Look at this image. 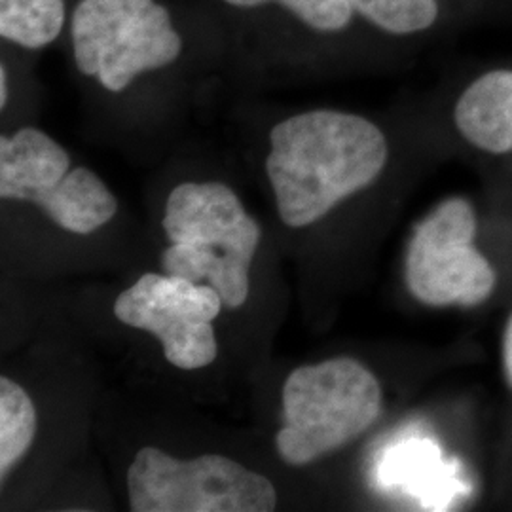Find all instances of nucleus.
Segmentation results:
<instances>
[{
    "mask_svg": "<svg viewBox=\"0 0 512 512\" xmlns=\"http://www.w3.org/2000/svg\"><path fill=\"white\" fill-rule=\"evenodd\" d=\"M266 173L277 213L291 228L317 222L384 171L389 148L382 129L357 114L310 110L270 133Z\"/></svg>",
    "mask_w": 512,
    "mask_h": 512,
    "instance_id": "nucleus-1",
    "label": "nucleus"
},
{
    "mask_svg": "<svg viewBox=\"0 0 512 512\" xmlns=\"http://www.w3.org/2000/svg\"><path fill=\"white\" fill-rule=\"evenodd\" d=\"M162 226L171 241L162 255L165 274L207 281L230 310L247 302L249 272L262 230L230 186H175L165 203Z\"/></svg>",
    "mask_w": 512,
    "mask_h": 512,
    "instance_id": "nucleus-2",
    "label": "nucleus"
},
{
    "mask_svg": "<svg viewBox=\"0 0 512 512\" xmlns=\"http://www.w3.org/2000/svg\"><path fill=\"white\" fill-rule=\"evenodd\" d=\"M275 446L289 465H308L361 437L382 412V387L355 359L300 366L283 385Z\"/></svg>",
    "mask_w": 512,
    "mask_h": 512,
    "instance_id": "nucleus-3",
    "label": "nucleus"
},
{
    "mask_svg": "<svg viewBox=\"0 0 512 512\" xmlns=\"http://www.w3.org/2000/svg\"><path fill=\"white\" fill-rule=\"evenodd\" d=\"M78 71L109 92L171 65L183 50L171 16L154 0H80L71 21Z\"/></svg>",
    "mask_w": 512,
    "mask_h": 512,
    "instance_id": "nucleus-4",
    "label": "nucleus"
},
{
    "mask_svg": "<svg viewBox=\"0 0 512 512\" xmlns=\"http://www.w3.org/2000/svg\"><path fill=\"white\" fill-rule=\"evenodd\" d=\"M128 494L133 512H270L277 505L272 480L236 459L184 461L154 446L141 448L129 465Z\"/></svg>",
    "mask_w": 512,
    "mask_h": 512,
    "instance_id": "nucleus-5",
    "label": "nucleus"
},
{
    "mask_svg": "<svg viewBox=\"0 0 512 512\" xmlns=\"http://www.w3.org/2000/svg\"><path fill=\"white\" fill-rule=\"evenodd\" d=\"M475 209L463 198L437 205L416 226L404 258L406 287L421 304L473 308L494 293V268L473 245Z\"/></svg>",
    "mask_w": 512,
    "mask_h": 512,
    "instance_id": "nucleus-6",
    "label": "nucleus"
},
{
    "mask_svg": "<svg viewBox=\"0 0 512 512\" xmlns=\"http://www.w3.org/2000/svg\"><path fill=\"white\" fill-rule=\"evenodd\" d=\"M222 306L211 285L179 275L145 274L116 298L114 315L128 327L152 332L171 365L198 370L217 359L213 321Z\"/></svg>",
    "mask_w": 512,
    "mask_h": 512,
    "instance_id": "nucleus-7",
    "label": "nucleus"
},
{
    "mask_svg": "<svg viewBox=\"0 0 512 512\" xmlns=\"http://www.w3.org/2000/svg\"><path fill=\"white\" fill-rule=\"evenodd\" d=\"M71 171L67 150L37 128H23L0 139L2 200L37 202Z\"/></svg>",
    "mask_w": 512,
    "mask_h": 512,
    "instance_id": "nucleus-8",
    "label": "nucleus"
},
{
    "mask_svg": "<svg viewBox=\"0 0 512 512\" xmlns=\"http://www.w3.org/2000/svg\"><path fill=\"white\" fill-rule=\"evenodd\" d=\"M454 120L473 147L512 152V71L495 69L473 80L459 95Z\"/></svg>",
    "mask_w": 512,
    "mask_h": 512,
    "instance_id": "nucleus-9",
    "label": "nucleus"
},
{
    "mask_svg": "<svg viewBox=\"0 0 512 512\" xmlns=\"http://www.w3.org/2000/svg\"><path fill=\"white\" fill-rule=\"evenodd\" d=\"M55 224L67 232L88 236L105 226L118 211V200L92 169H71L61 183L38 198Z\"/></svg>",
    "mask_w": 512,
    "mask_h": 512,
    "instance_id": "nucleus-10",
    "label": "nucleus"
},
{
    "mask_svg": "<svg viewBox=\"0 0 512 512\" xmlns=\"http://www.w3.org/2000/svg\"><path fill=\"white\" fill-rule=\"evenodd\" d=\"M63 25L65 0H0V35L23 48L48 46Z\"/></svg>",
    "mask_w": 512,
    "mask_h": 512,
    "instance_id": "nucleus-11",
    "label": "nucleus"
},
{
    "mask_svg": "<svg viewBox=\"0 0 512 512\" xmlns=\"http://www.w3.org/2000/svg\"><path fill=\"white\" fill-rule=\"evenodd\" d=\"M37 435V410L27 391L14 380L0 378V478L29 452Z\"/></svg>",
    "mask_w": 512,
    "mask_h": 512,
    "instance_id": "nucleus-12",
    "label": "nucleus"
},
{
    "mask_svg": "<svg viewBox=\"0 0 512 512\" xmlns=\"http://www.w3.org/2000/svg\"><path fill=\"white\" fill-rule=\"evenodd\" d=\"M366 21L391 35H414L439 19L437 0H349Z\"/></svg>",
    "mask_w": 512,
    "mask_h": 512,
    "instance_id": "nucleus-13",
    "label": "nucleus"
},
{
    "mask_svg": "<svg viewBox=\"0 0 512 512\" xmlns=\"http://www.w3.org/2000/svg\"><path fill=\"white\" fill-rule=\"evenodd\" d=\"M238 8H256L268 2H277L293 12L308 27L321 33L344 31L355 14L349 0H224Z\"/></svg>",
    "mask_w": 512,
    "mask_h": 512,
    "instance_id": "nucleus-14",
    "label": "nucleus"
},
{
    "mask_svg": "<svg viewBox=\"0 0 512 512\" xmlns=\"http://www.w3.org/2000/svg\"><path fill=\"white\" fill-rule=\"evenodd\" d=\"M503 368L507 382L512 389V317L509 319V325L505 329V338H503Z\"/></svg>",
    "mask_w": 512,
    "mask_h": 512,
    "instance_id": "nucleus-15",
    "label": "nucleus"
},
{
    "mask_svg": "<svg viewBox=\"0 0 512 512\" xmlns=\"http://www.w3.org/2000/svg\"><path fill=\"white\" fill-rule=\"evenodd\" d=\"M6 101H8V74H6V69L2 67L0 69V107L2 109L6 107Z\"/></svg>",
    "mask_w": 512,
    "mask_h": 512,
    "instance_id": "nucleus-16",
    "label": "nucleus"
}]
</instances>
